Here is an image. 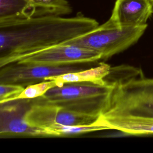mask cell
<instances>
[{"label": "cell", "instance_id": "obj_3", "mask_svg": "<svg viewBox=\"0 0 153 153\" xmlns=\"http://www.w3.org/2000/svg\"><path fill=\"white\" fill-rule=\"evenodd\" d=\"M110 85L91 82H68L49 90L43 96L32 99L76 112L99 117L106 100Z\"/></svg>", "mask_w": 153, "mask_h": 153}, {"label": "cell", "instance_id": "obj_11", "mask_svg": "<svg viewBox=\"0 0 153 153\" xmlns=\"http://www.w3.org/2000/svg\"><path fill=\"white\" fill-rule=\"evenodd\" d=\"M111 68L109 65L100 62L96 67L50 76L45 78V81L55 80L61 85L68 82H91L103 85L106 84L105 78L109 74Z\"/></svg>", "mask_w": 153, "mask_h": 153}, {"label": "cell", "instance_id": "obj_13", "mask_svg": "<svg viewBox=\"0 0 153 153\" xmlns=\"http://www.w3.org/2000/svg\"><path fill=\"white\" fill-rule=\"evenodd\" d=\"M105 130H109V128L94 123L89 125L80 126H66L56 124L49 128L48 131L52 134L53 137H55L82 134L93 131Z\"/></svg>", "mask_w": 153, "mask_h": 153}, {"label": "cell", "instance_id": "obj_1", "mask_svg": "<svg viewBox=\"0 0 153 153\" xmlns=\"http://www.w3.org/2000/svg\"><path fill=\"white\" fill-rule=\"evenodd\" d=\"M99 26L81 13L72 17L45 16L0 19V68L13 57L65 43Z\"/></svg>", "mask_w": 153, "mask_h": 153}, {"label": "cell", "instance_id": "obj_7", "mask_svg": "<svg viewBox=\"0 0 153 153\" xmlns=\"http://www.w3.org/2000/svg\"><path fill=\"white\" fill-rule=\"evenodd\" d=\"M98 118L99 117L97 116L76 112L54 105L35 103L32 99H30V106L25 115V120L28 124L47 131L56 124L66 126L91 124L94 123Z\"/></svg>", "mask_w": 153, "mask_h": 153}, {"label": "cell", "instance_id": "obj_9", "mask_svg": "<svg viewBox=\"0 0 153 153\" xmlns=\"http://www.w3.org/2000/svg\"><path fill=\"white\" fill-rule=\"evenodd\" d=\"M153 14L151 0H116L109 20L120 27L147 25Z\"/></svg>", "mask_w": 153, "mask_h": 153}, {"label": "cell", "instance_id": "obj_6", "mask_svg": "<svg viewBox=\"0 0 153 153\" xmlns=\"http://www.w3.org/2000/svg\"><path fill=\"white\" fill-rule=\"evenodd\" d=\"M82 65L51 66L14 62L0 68V84H13L26 87L44 81L50 76L85 69Z\"/></svg>", "mask_w": 153, "mask_h": 153}, {"label": "cell", "instance_id": "obj_10", "mask_svg": "<svg viewBox=\"0 0 153 153\" xmlns=\"http://www.w3.org/2000/svg\"><path fill=\"white\" fill-rule=\"evenodd\" d=\"M97 124L128 135L153 134V118L131 115L99 116Z\"/></svg>", "mask_w": 153, "mask_h": 153}, {"label": "cell", "instance_id": "obj_8", "mask_svg": "<svg viewBox=\"0 0 153 153\" xmlns=\"http://www.w3.org/2000/svg\"><path fill=\"white\" fill-rule=\"evenodd\" d=\"M30 99H16L0 103L1 137L16 136L53 137L51 133L27 124L25 115Z\"/></svg>", "mask_w": 153, "mask_h": 153}, {"label": "cell", "instance_id": "obj_15", "mask_svg": "<svg viewBox=\"0 0 153 153\" xmlns=\"http://www.w3.org/2000/svg\"><path fill=\"white\" fill-rule=\"evenodd\" d=\"M25 87L17 84H0V103L14 100Z\"/></svg>", "mask_w": 153, "mask_h": 153}, {"label": "cell", "instance_id": "obj_12", "mask_svg": "<svg viewBox=\"0 0 153 153\" xmlns=\"http://www.w3.org/2000/svg\"><path fill=\"white\" fill-rule=\"evenodd\" d=\"M29 17L45 16H63L70 14L72 7L67 0H24Z\"/></svg>", "mask_w": 153, "mask_h": 153}, {"label": "cell", "instance_id": "obj_4", "mask_svg": "<svg viewBox=\"0 0 153 153\" xmlns=\"http://www.w3.org/2000/svg\"><path fill=\"white\" fill-rule=\"evenodd\" d=\"M147 26L120 27L108 19L92 30L65 43L93 50L100 54L102 59L106 60L137 42Z\"/></svg>", "mask_w": 153, "mask_h": 153}, {"label": "cell", "instance_id": "obj_14", "mask_svg": "<svg viewBox=\"0 0 153 153\" xmlns=\"http://www.w3.org/2000/svg\"><path fill=\"white\" fill-rule=\"evenodd\" d=\"M61 85L55 80L44 81L38 83L33 84L25 87L22 92L19 94L16 99H33L45 94L49 90L55 87Z\"/></svg>", "mask_w": 153, "mask_h": 153}, {"label": "cell", "instance_id": "obj_5", "mask_svg": "<svg viewBox=\"0 0 153 153\" xmlns=\"http://www.w3.org/2000/svg\"><path fill=\"white\" fill-rule=\"evenodd\" d=\"M100 59L102 55L96 51L78 45L62 43L16 56L9 63L17 62L58 66L93 63Z\"/></svg>", "mask_w": 153, "mask_h": 153}, {"label": "cell", "instance_id": "obj_2", "mask_svg": "<svg viewBox=\"0 0 153 153\" xmlns=\"http://www.w3.org/2000/svg\"><path fill=\"white\" fill-rule=\"evenodd\" d=\"M105 81L110 89L99 116L153 118V78L144 77L140 68L128 65L111 67Z\"/></svg>", "mask_w": 153, "mask_h": 153}, {"label": "cell", "instance_id": "obj_16", "mask_svg": "<svg viewBox=\"0 0 153 153\" xmlns=\"http://www.w3.org/2000/svg\"><path fill=\"white\" fill-rule=\"evenodd\" d=\"M151 1H152V2H153V0H151Z\"/></svg>", "mask_w": 153, "mask_h": 153}]
</instances>
